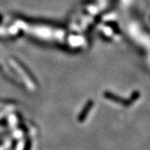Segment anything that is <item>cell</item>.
I'll return each mask as SVG.
<instances>
[{"instance_id": "cell-1", "label": "cell", "mask_w": 150, "mask_h": 150, "mask_svg": "<svg viewBox=\"0 0 150 150\" xmlns=\"http://www.w3.org/2000/svg\"><path fill=\"white\" fill-rule=\"evenodd\" d=\"M93 101H91V100L87 103L86 106L83 108V111L81 112L80 115L79 116V122L84 121V119H85V118L87 117V115H88V111H89L92 108V107H93Z\"/></svg>"}]
</instances>
